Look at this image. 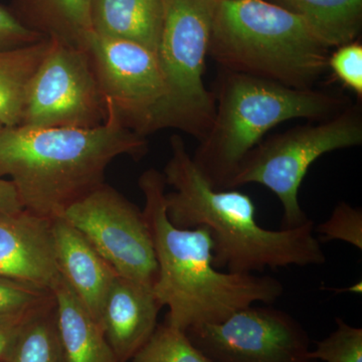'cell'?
I'll return each mask as SVG.
<instances>
[{
    "label": "cell",
    "instance_id": "20",
    "mask_svg": "<svg viewBox=\"0 0 362 362\" xmlns=\"http://www.w3.org/2000/svg\"><path fill=\"white\" fill-rule=\"evenodd\" d=\"M2 362H68L54 298L30 313Z\"/></svg>",
    "mask_w": 362,
    "mask_h": 362
},
{
    "label": "cell",
    "instance_id": "3",
    "mask_svg": "<svg viewBox=\"0 0 362 362\" xmlns=\"http://www.w3.org/2000/svg\"><path fill=\"white\" fill-rule=\"evenodd\" d=\"M106 107V121L97 127L2 128L0 178H11L23 209L54 220L104 185L117 157L146 154L144 136L127 127L108 101Z\"/></svg>",
    "mask_w": 362,
    "mask_h": 362
},
{
    "label": "cell",
    "instance_id": "17",
    "mask_svg": "<svg viewBox=\"0 0 362 362\" xmlns=\"http://www.w3.org/2000/svg\"><path fill=\"white\" fill-rule=\"evenodd\" d=\"M92 0H14L13 13L47 39L86 49L92 33Z\"/></svg>",
    "mask_w": 362,
    "mask_h": 362
},
{
    "label": "cell",
    "instance_id": "22",
    "mask_svg": "<svg viewBox=\"0 0 362 362\" xmlns=\"http://www.w3.org/2000/svg\"><path fill=\"white\" fill-rule=\"evenodd\" d=\"M337 329L316 342L310 356L318 362H362V328L337 318Z\"/></svg>",
    "mask_w": 362,
    "mask_h": 362
},
{
    "label": "cell",
    "instance_id": "9",
    "mask_svg": "<svg viewBox=\"0 0 362 362\" xmlns=\"http://www.w3.org/2000/svg\"><path fill=\"white\" fill-rule=\"evenodd\" d=\"M61 218L89 240L121 277L153 288L158 264L143 211L108 185L71 204Z\"/></svg>",
    "mask_w": 362,
    "mask_h": 362
},
{
    "label": "cell",
    "instance_id": "7",
    "mask_svg": "<svg viewBox=\"0 0 362 362\" xmlns=\"http://www.w3.org/2000/svg\"><path fill=\"white\" fill-rule=\"evenodd\" d=\"M361 144V108L349 107L319 123L297 126L259 142L245 157L226 189L250 183L263 185L282 204V228H297L310 220L298 194L312 164L324 154Z\"/></svg>",
    "mask_w": 362,
    "mask_h": 362
},
{
    "label": "cell",
    "instance_id": "6",
    "mask_svg": "<svg viewBox=\"0 0 362 362\" xmlns=\"http://www.w3.org/2000/svg\"><path fill=\"white\" fill-rule=\"evenodd\" d=\"M163 25L157 58L166 96L154 131L175 128L202 141L216 113L204 83L216 0H162Z\"/></svg>",
    "mask_w": 362,
    "mask_h": 362
},
{
    "label": "cell",
    "instance_id": "10",
    "mask_svg": "<svg viewBox=\"0 0 362 362\" xmlns=\"http://www.w3.org/2000/svg\"><path fill=\"white\" fill-rule=\"evenodd\" d=\"M185 333L211 362H317L302 323L271 304L251 305Z\"/></svg>",
    "mask_w": 362,
    "mask_h": 362
},
{
    "label": "cell",
    "instance_id": "21",
    "mask_svg": "<svg viewBox=\"0 0 362 362\" xmlns=\"http://www.w3.org/2000/svg\"><path fill=\"white\" fill-rule=\"evenodd\" d=\"M132 362H211L190 341L185 331L158 324Z\"/></svg>",
    "mask_w": 362,
    "mask_h": 362
},
{
    "label": "cell",
    "instance_id": "12",
    "mask_svg": "<svg viewBox=\"0 0 362 362\" xmlns=\"http://www.w3.org/2000/svg\"><path fill=\"white\" fill-rule=\"evenodd\" d=\"M0 276L52 292L61 277L52 221L25 209L0 211Z\"/></svg>",
    "mask_w": 362,
    "mask_h": 362
},
{
    "label": "cell",
    "instance_id": "14",
    "mask_svg": "<svg viewBox=\"0 0 362 362\" xmlns=\"http://www.w3.org/2000/svg\"><path fill=\"white\" fill-rule=\"evenodd\" d=\"M59 274L100 322L105 296L117 274L82 233L63 218L52 220Z\"/></svg>",
    "mask_w": 362,
    "mask_h": 362
},
{
    "label": "cell",
    "instance_id": "26",
    "mask_svg": "<svg viewBox=\"0 0 362 362\" xmlns=\"http://www.w3.org/2000/svg\"><path fill=\"white\" fill-rule=\"evenodd\" d=\"M47 39L26 26L11 9L0 4V51L18 49Z\"/></svg>",
    "mask_w": 362,
    "mask_h": 362
},
{
    "label": "cell",
    "instance_id": "25",
    "mask_svg": "<svg viewBox=\"0 0 362 362\" xmlns=\"http://www.w3.org/2000/svg\"><path fill=\"white\" fill-rule=\"evenodd\" d=\"M328 69L351 90L357 97H362V45L358 42H349L337 47L328 59Z\"/></svg>",
    "mask_w": 362,
    "mask_h": 362
},
{
    "label": "cell",
    "instance_id": "2",
    "mask_svg": "<svg viewBox=\"0 0 362 362\" xmlns=\"http://www.w3.org/2000/svg\"><path fill=\"white\" fill-rule=\"evenodd\" d=\"M171 156L163 175L173 188L165 194L169 221L180 228L206 226L214 243V262L230 273L320 266L326 262L315 225L268 230L256 220L251 197L235 189H216L201 173L180 136L170 139Z\"/></svg>",
    "mask_w": 362,
    "mask_h": 362
},
{
    "label": "cell",
    "instance_id": "29",
    "mask_svg": "<svg viewBox=\"0 0 362 362\" xmlns=\"http://www.w3.org/2000/svg\"><path fill=\"white\" fill-rule=\"evenodd\" d=\"M2 128H4V126H2L1 124H0V131L2 130Z\"/></svg>",
    "mask_w": 362,
    "mask_h": 362
},
{
    "label": "cell",
    "instance_id": "27",
    "mask_svg": "<svg viewBox=\"0 0 362 362\" xmlns=\"http://www.w3.org/2000/svg\"><path fill=\"white\" fill-rule=\"evenodd\" d=\"M33 311L18 314V315L0 316V362L4 361V359L6 358L9 349L13 346L14 340L20 333L21 327Z\"/></svg>",
    "mask_w": 362,
    "mask_h": 362
},
{
    "label": "cell",
    "instance_id": "4",
    "mask_svg": "<svg viewBox=\"0 0 362 362\" xmlns=\"http://www.w3.org/2000/svg\"><path fill=\"white\" fill-rule=\"evenodd\" d=\"M329 47L302 20L267 0H216L209 56L226 71L313 89Z\"/></svg>",
    "mask_w": 362,
    "mask_h": 362
},
{
    "label": "cell",
    "instance_id": "18",
    "mask_svg": "<svg viewBox=\"0 0 362 362\" xmlns=\"http://www.w3.org/2000/svg\"><path fill=\"white\" fill-rule=\"evenodd\" d=\"M302 20L326 47L354 42L362 25V0H267Z\"/></svg>",
    "mask_w": 362,
    "mask_h": 362
},
{
    "label": "cell",
    "instance_id": "8",
    "mask_svg": "<svg viewBox=\"0 0 362 362\" xmlns=\"http://www.w3.org/2000/svg\"><path fill=\"white\" fill-rule=\"evenodd\" d=\"M106 118V101L87 49L49 39L26 90L21 125L93 128Z\"/></svg>",
    "mask_w": 362,
    "mask_h": 362
},
{
    "label": "cell",
    "instance_id": "15",
    "mask_svg": "<svg viewBox=\"0 0 362 362\" xmlns=\"http://www.w3.org/2000/svg\"><path fill=\"white\" fill-rule=\"evenodd\" d=\"M92 32L157 52L163 25L162 0H92Z\"/></svg>",
    "mask_w": 362,
    "mask_h": 362
},
{
    "label": "cell",
    "instance_id": "19",
    "mask_svg": "<svg viewBox=\"0 0 362 362\" xmlns=\"http://www.w3.org/2000/svg\"><path fill=\"white\" fill-rule=\"evenodd\" d=\"M49 39L18 49L0 51V124L20 126L26 90L49 49Z\"/></svg>",
    "mask_w": 362,
    "mask_h": 362
},
{
    "label": "cell",
    "instance_id": "24",
    "mask_svg": "<svg viewBox=\"0 0 362 362\" xmlns=\"http://www.w3.org/2000/svg\"><path fill=\"white\" fill-rule=\"evenodd\" d=\"M52 293L0 276V316L28 313L49 303Z\"/></svg>",
    "mask_w": 362,
    "mask_h": 362
},
{
    "label": "cell",
    "instance_id": "5",
    "mask_svg": "<svg viewBox=\"0 0 362 362\" xmlns=\"http://www.w3.org/2000/svg\"><path fill=\"white\" fill-rule=\"evenodd\" d=\"M214 96L213 124L192 158L216 189L228 188L245 157L275 126L298 118L324 120L343 106L341 99L320 90L226 71Z\"/></svg>",
    "mask_w": 362,
    "mask_h": 362
},
{
    "label": "cell",
    "instance_id": "1",
    "mask_svg": "<svg viewBox=\"0 0 362 362\" xmlns=\"http://www.w3.org/2000/svg\"><path fill=\"white\" fill-rule=\"evenodd\" d=\"M165 185L156 169L139 177L145 199L143 214L158 264L153 293L161 307H168L169 325L185 332L195 326L223 322L251 305L280 299L284 286L278 279L216 269L209 228H180L169 221Z\"/></svg>",
    "mask_w": 362,
    "mask_h": 362
},
{
    "label": "cell",
    "instance_id": "11",
    "mask_svg": "<svg viewBox=\"0 0 362 362\" xmlns=\"http://www.w3.org/2000/svg\"><path fill=\"white\" fill-rule=\"evenodd\" d=\"M86 49L105 100L125 125L144 137L154 132L166 96L156 52L135 42L93 33Z\"/></svg>",
    "mask_w": 362,
    "mask_h": 362
},
{
    "label": "cell",
    "instance_id": "13",
    "mask_svg": "<svg viewBox=\"0 0 362 362\" xmlns=\"http://www.w3.org/2000/svg\"><path fill=\"white\" fill-rule=\"evenodd\" d=\"M161 305L151 286L117 275L105 296L100 323L118 362H129L156 329Z\"/></svg>",
    "mask_w": 362,
    "mask_h": 362
},
{
    "label": "cell",
    "instance_id": "16",
    "mask_svg": "<svg viewBox=\"0 0 362 362\" xmlns=\"http://www.w3.org/2000/svg\"><path fill=\"white\" fill-rule=\"evenodd\" d=\"M52 293L66 361L118 362L101 323L86 308L62 276Z\"/></svg>",
    "mask_w": 362,
    "mask_h": 362
},
{
    "label": "cell",
    "instance_id": "28",
    "mask_svg": "<svg viewBox=\"0 0 362 362\" xmlns=\"http://www.w3.org/2000/svg\"><path fill=\"white\" fill-rule=\"evenodd\" d=\"M23 209V204L13 182L0 178V211L18 213Z\"/></svg>",
    "mask_w": 362,
    "mask_h": 362
},
{
    "label": "cell",
    "instance_id": "23",
    "mask_svg": "<svg viewBox=\"0 0 362 362\" xmlns=\"http://www.w3.org/2000/svg\"><path fill=\"white\" fill-rule=\"evenodd\" d=\"M315 230L320 235L321 242L341 240L361 251L362 209L340 202L328 220L317 226Z\"/></svg>",
    "mask_w": 362,
    "mask_h": 362
}]
</instances>
